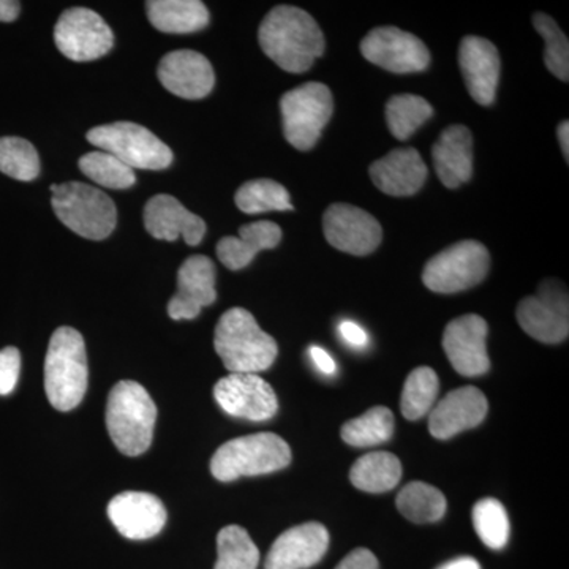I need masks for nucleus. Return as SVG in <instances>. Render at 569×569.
<instances>
[{"label":"nucleus","instance_id":"obj_1","mask_svg":"<svg viewBox=\"0 0 569 569\" xmlns=\"http://www.w3.org/2000/svg\"><path fill=\"white\" fill-rule=\"evenodd\" d=\"M258 40L264 54L290 73H305L325 52L323 31L298 7L279 6L269 11Z\"/></svg>","mask_w":569,"mask_h":569},{"label":"nucleus","instance_id":"obj_2","mask_svg":"<svg viewBox=\"0 0 569 569\" xmlns=\"http://www.w3.org/2000/svg\"><path fill=\"white\" fill-rule=\"evenodd\" d=\"M213 347L230 373H260L274 365L279 347L249 310L234 307L220 317Z\"/></svg>","mask_w":569,"mask_h":569},{"label":"nucleus","instance_id":"obj_3","mask_svg":"<svg viewBox=\"0 0 569 569\" xmlns=\"http://www.w3.org/2000/svg\"><path fill=\"white\" fill-rule=\"evenodd\" d=\"M89 369L84 339L77 329H56L44 359V391L56 410L80 406L88 391Z\"/></svg>","mask_w":569,"mask_h":569},{"label":"nucleus","instance_id":"obj_4","mask_svg":"<svg viewBox=\"0 0 569 569\" xmlns=\"http://www.w3.org/2000/svg\"><path fill=\"white\" fill-rule=\"evenodd\" d=\"M157 407L137 381H119L107 403V427L112 443L122 455L140 456L151 447Z\"/></svg>","mask_w":569,"mask_h":569},{"label":"nucleus","instance_id":"obj_5","mask_svg":"<svg viewBox=\"0 0 569 569\" xmlns=\"http://www.w3.org/2000/svg\"><path fill=\"white\" fill-rule=\"evenodd\" d=\"M291 449L276 433H254L227 441L212 456L213 478L222 482L274 473L290 466Z\"/></svg>","mask_w":569,"mask_h":569},{"label":"nucleus","instance_id":"obj_6","mask_svg":"<svg viewBox=\"0 0 569 569\" xmlns=\"http://www.w3.org/2000/svg\"><path fill=\"white\" fill-rule=\"evenodd\" d=\"M51 192L56 216L73 233L102 241L114 231L118 209L102 190L88 183L67 182L51 186Z\"/></svg>","mask_w":569,"mask_h":569},{"label":"nucleus","instance_id":"obj_7","mask_svg":"<svg viewBox=\"0 0 569 569\" xmlns=\"http://www.w3.org/2000/svg\"><path fill=\"white\" fill-rule=\"evenodd\" d=\"M283 134L298 151H310L320 140L335 111V100L323 82H306L280 100Z\"/></svg>","mask_w":569,"mask_h":569},{"label":"nucleus","instance_id":"obj_8","mask_svg":"<svg viewBox=\"0 0 569 569\" xmlns=\"http://www.w3.org/2000/svg\"><path fill=\"white\" fill-rule=\"evenodd\" d=\"M88 141L132 170H164L173 152L151 130L133 122H114L89 130Z\"/></svg>","mask_w":569,"mask_h":569},{"label":"nucleus","instance_id":"obj_9","mask_svg":"<svg viewBox=\"0 0 569 569\" xmlns=\"http://www.w3.org/2000/svg\"><path fill=\"white\" fill-rule=\"evenodd\" d=\"M490 254L478 241H462L436 254L422 271V282L430 291L459 293L477 287L488 276Z\"/></svg>","mask_w":569,"mask_h":569},{"label":"nucleus","instance_id":"obj_10","mask_svg":"<svg viewBox=\"0 0 569 569\" xmlns=\"http://www.w3.org/2000/svg\"><path fill=\"white\" fill-rule=\"evenodd\" d=\"M59 51L74 62L103 58L114 44L110 26L96 11L74 7L63 11L54 28Z\"/></svg>","mask_w":569,"mask_h":569},{"label":"nucleus","instance_id":"obj_11","mask_svg":"<svg viewBox=\"0 0 569 569\" xmlns=\"http://www.w3.org/2000/svg\"><path fill=\"white\" fill-rule=\"evenodd\" d=\"M516 316L520 328L538 342L560 343L568 339V293L557 280H546L538 295L523 298Z\"/></svg>","mask_w":569,"mask_h":569},{"label":"nucleus","instance_id":"obj_12","mask_svg":"<svg viewBox=\"0 0 569 569\" xmlns=\"http://www.w3.org/2000/svg\"><path fill=\"white\" fill-rule=\"evenodd\" d=\"M361 52L367 61L392 73H417L426 70L430 52L413 33L397 28H377L361 41Z\"/></svg>","mask_w":569,"mask_h":569},{"label":"nucleus","instance_id":"obj_13","mask_svg":"<svg viewBox=\"0 0 569 569\" xmlns=\"http://www.w3.org/2000/svg\"><path fill=\"white\" fill-rule=\"evenodd\" d=\"M217 403L234 418L268 421L279 410L274 389L258 373H230L213 388Z\"/></svg>","mask_w":569,"mask_h":569},{"label":"nucleus","instance_id":"obj_14","mask_svg":"<svg viewBox=\"0 0 569 569\" xmlns=\"http://www.w3.org/2000/svg\"><path fill=\"white\" fill-rule=\"evenodd\" d=\"M323 230L329 244L356 257L376 252L383 239L376 217L351 204L329 206L323 216Z\"/></svg>","mask_w":569,"mask_h":569},{"label":"nucleus","instance_id":"obj_15","mask_svg":"<svg viewBox=\"0 0 569 569\" xmlns=\"http://www.w3.org/2000/svg\"><path fill=\"white\" fill-rule=\"evenodd\" d=\"M488 323L479 316H463L448 323L443 348L456 372L463 377L485 376L490 369L488 355Z\"/></svg>","mask_w":569,"mask_h":569},{"label":"nucleus","instance_id":"obj_16","mask_svg":"<svg viewBox=\"0 0 569 569\" xmlns=\"http://www.w3.org/2000/svg\"><path fill=\"white\" fill-rule=\"evenodd\" d=\"M108 518L122 537L149 539L167 523V508L159 497L148 492H122L108 505Z\"/></svg>","mask_w":569,"mask_h":569},{"label":"nucleus","instance_id":"obj_17","mask_svg":"<svg viewBox=\"0 0 569 569\" xmlns=\"http://www.w3.org/2000/svg\"><path fill=\"white\" fill-rule=\"evenodd\" d=\"M217 299L216 266L203 254L183 261L178 272V291L168 305L173 320H193Z\"/></svg>","mask_w":569,"mask_h":569},{"label":"nucleus","instance_id":"obj_18","mask_svg":"<svg viewBox=\"0 0 569 569\" xmlns=\"http://www.w3.org/2000/svg\"><path fill=\"white\" fill-rule=\"evenodd\" d=\"M459 66L471 99L482 107L492 104L501 69L496 44L481 37H466L460 41Z\"/></svg>","mask_w":569,"mask_h":569},{"label":"nucleus","instance_id":"obj_19","mask_svg":"<svg viewBox=\"0 0 569 569\" xmlns=\"http://www.w3.org/2000/svg\"><path fill=\"white\" fill-rule=\"evenodd\" d=\"M329 548V533L318 522H307L284 531L276 539L264 569H307L316 567Z\"/></svg>","mask_w":569,"mask_h":569},{"label":"nucleus","instance_id":"obj_20","mask_svg":"<svg viewBox=\"0 0 569 569\" xmlns=\"http://www.w3.org/2000/svg\"><path fill=\"white\" fill-rule=\"evenodd\" d=\"M163 88L186 100L208 97L216 84L211 62L200 52L179 50L164 56L159 66Z\"/></svg>","mask_w":569,"mask_h":569},{"label":"nucleus","instance_id":"obj_21","mask_svg":"<svg viewBox=\"0 0 569 569\" xmlns=\"http://www.w3.org/2000/svg\"><path fill=\"white\" fill-rule=\"evenodd\" d=\"M488 410V399L478 388L455 389L430 413V433L438 440H448L463 430L481 425Z\"/></svg>","mask_w":569,"mask_h":569},{"label":"nucleus","instance_id":"obj_22","mask_svg":"<svg viewBox=\"0 0 569 569\" xmlns=\"http://www.w3.org/2000/svg\"><path fill=\"white\" fill-rule=\"evenodd\" d=\"M144 227L152 238L170 242L182 238L187 246L200 244L206 234L204 220L183 208L171 194H157L148 201Z\"/></svg>","mask_w":569,"mask_h":569},{"label":"nucleus","instance_id":"obj_23","mask_svg":"<svg viewBox=\"0 0 569 569\" xmlns=\"http://www.w3.org/2000/svg\"><path fill=\"white\" fill-rule=\"evenodd\" d=\"M369 173L381 192L411 197L425 186L427 167L417 149H396L370 164Z\"/></svg>","mask_w":569,"mask_h":569},{"label":"nucleus","instance_id":"obj_24","mask_svg":"<svg viewBox=\"0 0 569 569\" xmlns=\"http://www.w3.org/2000/svg\"><path fill=\"white\" fill-rule=\"evenodd\" d=\"M433 167L441 183L458 189L473 174V137L466 126H451L432 148Z\"/></svg>","mask_w":569,"mask_h":569},{"label":"nucleus","instance_id":"obj_25","mask_svg":"<svg viewBox=\"0 0 569 569\" xmlns=\"http://www.w3.org/2000/svg\"><path fill=\"white\" fill-rule=\"evenodd\" d=\"M282 230L279 224L261 220L239 228V236H227L217 244V257L224 268L239 271L252 263L254 257L263 250L279 246Z\"/></svg>","mask_w":569,"mask_h":569},{"label":"nucleus","instance_id":"obj_26","mask_svg":"<svg viewBox=\"0 0 569 569\" xmlns=\"http://www.w3.org/2000/svg\"><path fill=\"white\" fill-rule=\"evenodd\" d=\"M146 10L160 32L192 33L209 24V11L200 0H151Z\"/></svg>","mask_w":569,"mask_h":569},{"label":"nucleus","instance_id":"obj_27","mask_svg":"<svg viewBox=\"0 0 569 569\" xmlns=\"http://www.w3.org/2000/svg\"><path fill=\"white\" fill-rule=\"evenodd\" d=\"M402 478V463L391 452H370L356 460L350 479L356 489L370 493L389 492Z\"/></svg>","mask_w":569,"mask_h":569},{"label":"nucleus","instance_id":"obj_28","mask_svg":"<svg viewBox=\"0 0 569 569\" xmlns=\"http://www.w3.org/2000/svg\"><path fill=\"white\" fill-rule=\"evenodd\" d=\"M397 508L415 523H432L447 512V498L433 486L415 481L407 485L397 496Z\"/></svg>","mask_w":569,"mask_h":569},{"label":"nucleus","instance_id":"obj_29","mask_svg":"<svg viewBox=\"0 0 569 569\" xmlns=\"http://www.w3.org/2000/svg\"><path fill=\"white\" fill-rule=\"evenodd\" d=\"M395 433V415L387 407H373L342 427V438L355 448L385 443Z\"/></svg>","mask_w":569,"mask_h":569},{"label":"nucleus","instance_id":"obj_30","mask_svg":"<svg viewBox=\"0 0 569 569\" xmlns=\"http://www.w3.org/2000/svg\"><path fill=\"white\" fill-rule=\"evenodd\" d=\"M234 201L236 206L249 216L271 211H293L288 190L282 183L271 179L246 182L236 192Z\"/></svg>","mask_w":569,"mask_h":569},{"label":"nucleus","instance_id":"obj_31","mask_svg":"<svg viewBox=\"0 0 569 569\" xmlns=\"http://www.w3.org/2000/svg\"><path fill=\"white\" fill-rule=\"evenodd\" d=\"M260 550L242 527L228 526L217 535V563L213 569H257Z\"/></svg>","mask_w":569,"mask_h":569},{"label":"nucleus","instance_id":"obj_32","mask_svg":"<svg viewBox=\"0 0 569 569\" xmlns=\"http://www.w3.org/2000/svg\"><path fill=\"white\" fill-rule=\"evenodd\" d=\"M432 114V104L413 93L391 97L387 104L389 130L400 141L408 140Z\"/></svg>","mask_w":569,"mask_h":569},{"label":"nucleus","instance_id":"obj_33","mask_svg":"<svg viewBox=\"0 0 569 569\" xmlns=\"http://www.w3.org/2000/svg\"><path fill=\"white\" fill-rule=\"evenodd\" d=\"M438 377L430 367H418L408 376L402 391V415L417 421L429 413L438 396Z\"/></svg>","mask_w":569,"mask_h":569},{"label":"nucleus","instance_id":"obj_34","mask_svg":"<svg viewBox=\"0 0 569 569\" xmlns=\"http://www.w3.org/2000/svg\"><path fill=\"white\" fill-rule=\"evenodd\" d=\"M0 173L17 181H33L40 174L39 152L24 138H0Z\"/></svg>","mask_w":569,"mask_h":569},{"label":"nucleus","instance_id":"obj_35","mask_svg":"<svg viewBox=\"0 0 569 569\" xmlns=\"http://www.w3.org/2000/svg\"><path fill=\"white\" fill-rule=\"evenodd\" d=\"M78 164H80L82 174L88 176L92 182L99 183L104 189H129L137 181L132 168L127 167L126 163L108 152L86 153Z\"/></svg>","mask_w":569,"mask_h":569},{"label":"nucleus","instance_id":"obj_36","mask_svg":"<svg viewBox=\"0 0 569 569\" xmlns=\"http://www.w3.org/2000/svg\"><path fill=\"white\" fill-rule=\"evenodd\" d=\"M473 526L488 548L503 549L509 539L507 509L496 498H482L473 507Z\"/></svg>","mask_w":569,"mask_h":569},{"label":"nucleus","instance_id":"obj_37","mask_svg":"<svg viewBox=\"0 0 569 569\" xmlns=\"http://www.w3.org/2000/svg\"><path fill=\"white\" fill-rule=\"evenodd\" d=\"M535 29L545 39V62L550 73L561 81L569 80V43L557 22L549 14L537 13L533 17Z\"/></svg>","mask_w":569,"mask_h":569},{"label":"nucleus","instance_id":"obj_38","mask_svg":"<svg viewBox=\"0 0 569 569\" xmlns=\"http://www.w3.org/2000/svg\"><path fill=\"white\" fill-rule=\"evenodd\" d=\"M21 355L18 348L7 347L0 350V396H9L20 378Z\"/></svg>","mask_w":569,"mask_h":569},{"label":"nucleus","instance_id":"obj_39","mask_svg":"<svg viewBox=\"0 0 569 569\" xmlns=\"http://www.w3.org/2000/svg\"><path fill=\"white\" fill-rule=\"evenodd\" d=\"M377 557L369 549H355L348 553L346 559L340 561L336 569H378Z\"/></svg>","mask_w":569,"mask_h":569},{"label":"nucleus","instance_id":"obj_40","mask_svg":"<svg viewBox=\"0 0 569 569\" xmlns=\"http://www.w3.org/2000/svg\"><path fill=\"white\" fill-rule=\"evenodd\" d=\"M339 331L350 346L365 347L367 343L365 329L353 323V321H343V323L340 325Z\"/></svg>","mask_w":569,"mask_h":569},{"label":"nucleus","instance_id":"obj_41","mask_svg":"<svg viewBox=\"0 0 569 569\" xmlns=\"http://www.w3.org/2000/svg\"><path fill=\"white\" fill-rule=\"evenodd\" d=\"M310 356H312L313 362H316L318 369L326 373V376L336 373L337 366L335 359H332L331 355L323 350V348L310 347Z\"/></svg>","mask_w":569,"mask_h":569},{"label":"nucleus","instance_id":"obj_42","mask_svg":"<svg viewBox=\"0 0 569 569\" xmlns=\"http://www.w3.org/2000/svg\"><path fill=\"white\" fill-rule=\"evenodd\" d=\"M20 2L13 0H0V22H11L20 14Z\"/></svg>","mask_w":569,"mask_h":569},{"label":"nucleus","instance_id":"obj_43","mask_svg":"<svg viewBox=\"0 0 569 569\" xmlns=\"http://www.w3.org/2000/svg\"><path fill=\"white\" fill-rule=\"evenodd\" d=\"M437 569H481V565L473 557H459V559L448 561Z\"/></svg>","mask_w":569,"mask_h":569},{"label":"nucleus","instance_id":"obj_44","mask_svg":"<svg viewBox=\"0 0 569 569\" xmlns=\"http://www.w3.org/2000/svg\"><path fill=\"white\" fill-rule=\"evenodd\" d=\"M559 141L561 146V152H563L565 159H567L568 163V157H569V122L563 121L559 126Z\"/></svg>","mask_w":569,"mask_h":569}]
</instances>
